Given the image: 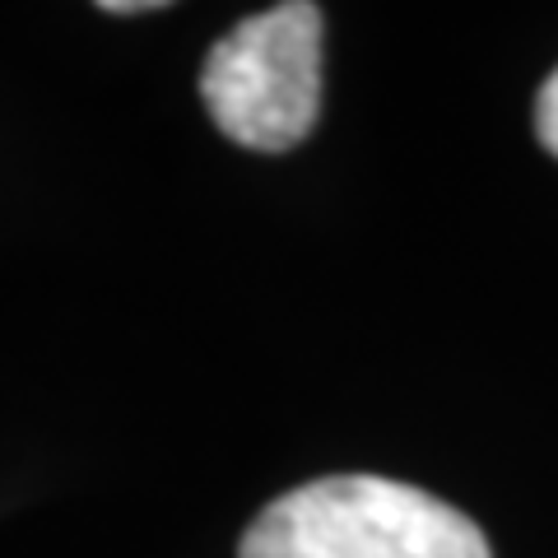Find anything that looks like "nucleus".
I'll return each instance as SVG.
<instances>
[{"mask_svg": "<svg viewBox=\"0 0 558 558\" xmlns=\"http://www.w3.org/2000/svg\"><path fill=\"white\" fill-rule=\"evenodd\" d=\"M238 558H494L484 531L428 488L381 475H326L275 498Z\"/></svg>", "mask_w": 558, "mask_h": 558, "instance_id": "obj_1", "label": "nucleus"}, {"mask_svg": "<svg viewBox=\"0 0 558 558\" xmlns=\"http://www.w3.org/2000/svg\"><path fill=\"white\" fill-rule=\"evenodd\" d=\"M201 98L215 126L247 149L303 145L322 112V10L284 0L209 47Z\"/></svg>", "mask_w": 558, "mask_h": 558, "instance_id": "obj_2", "label": "nucleus"}, {"mask_svg": "<svg viewBox=\"0 0 558 558\" xmlns=\"http://www.w3.org/2000/svg\"><path fill=\"white\" fill-rule=\"evenodd\" d=\"M535 135H539V145L558 159V70L545 80V89H539V98H535Z\"/></svg>", "mask_w": 558, "mask_h": 558, "instance_id": "obj_3", "label": "nucleus"}]
</instances>
